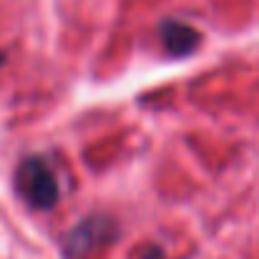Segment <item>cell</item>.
Returning <instances> with one entry per match:
<instances>
[{"mask_svg": "<svg viewBox=\"0 0 259 259\" xmlns=\"http://www.w3.org/2000/svg\"><path fill=\"white\" fill-rule=\"evenodd\" d=\"M15 184H18L20 196L35 209H51L58 201V194H61L53 171L38 156H30L18 166Z\"/></svg>", "mask_w": 259, "mask_h": 259, "instance_id": "6da1fadb", "label": "cell"}, {"mask_svg": "<svg viewBox=\"0 0 259 259\" xmlns=\"http://www.w3.org/2000/svg\"><path fill=\"white\" fill-rule=\"evenodd\" d=\"M161 35H164L166 51L174 53V56H186L199 43V33L191 25H186V23H164Z\"/></svg>", "mask_w": 259, "mask_h": 259, "instance_id": "7a4b0ae2", "label": "cell"}]
</instances>
